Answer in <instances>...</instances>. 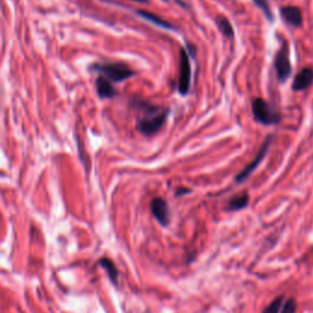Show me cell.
<instances>
[{
  "label": "cell",
  "instance_id": "cell-16",
  "mask_svg": "<svg viewBox=\"0 0 313 313\" xmlns=\"http://www.w3.org/2000/svg\"><path fill=\"white\" fill-rule=\"evenodd\" d=\"M281 307H283V297L280 296V297L275 298L272 303H269V306L264 309V313H279Z\"/></svg>",
  "mask_w": 313,
  "mask_h": 313
},
{
  "label": "cell",
  "instance_id": "cell-17",
  "mask_svg": "<svg viewBox=\"0 0 313 313\" xmlns=\"http://www.w3.org/2000/svg\"><path fill=\"white\" fill-rule=\"evenodd\" d=\"M296 311V303L294 300L286 301L285 304L283 306V312L281 313H295Z\"/></svg>",
  "mask_w": 313,
  "mask_h": 313
},
{
  "label": "cell",
  "instance_id": "cell-13",
  "mask_svg": "<svg viewBox=\"0 0 313 313\" xmlns=\"http://www.w3.org/2000/svg\"><path fill=\"white\" fill-rule=\"evenodd\" d=\"M249 202H250V197L246 192H244L241 194H236V196H234L233 198L230 199L229 208L231 211H240V210H242V208L247 207Z\"/></svg>",
  "mask_w": 313,
  "mask_h": 313
},
{
  "label": "cell",
  "instance_id": "cell-10",
  "mask_svg": "<svg viewBox=\"0 0 313 313\" xmlns=\"http://www.w3.org/2000/svg\"><path fill=\"white\" fill-rule=\"evenodd\" d=\"M95 86H97L98 95L100 98H113L117 95V91H115L114 86L109 80H107L103 76H99L95 81Z\"/></svg>",
  "mask_w": 313,
  "mask_h": 313
},
{
  "label": "cell",
  "instance_id": "cell-12",
  "mask_svg": "<svg viewBox=\"0 0 313 313\" xmlns=\"http://www.w3.org/2000/svg\"><path fill=\"white\" fill-rule=\"evenodd\" d=\"M216 22H217V26H218V28H219V31H221V32L225 36V37H228V38L234 37L233 25H231V22L227 18H225V16L219 15L218 18L216 19Z\"/></svg>",
  "mask_w": 313,
  "mask_h": 313
},
{
  "label": "cell",
  "instance_id": "cell-4",
  "mask_svg": "<svg viewBox=\"0 0 313 313\" xmlns=\"http://www.w3.org/2000/svg\"><path fill=\"white\" fill-rule=\"evenodd\" d=\"M274 67L276 71V76H278V80L281 83L286 82L287 78L291 75V64H290V58H289V44L285 41L281 44L280 49L278 50L275 55L274 60Z\"/></svg>",
  "mask_w": 313,
  "mask_h": 313
},
{
  "label": "cell",
  "instance_id": "cell-8",
  "mask_svg": "<svg viewBox=\"0 0 313 313\" xmlns=\"http://www.w3.org/2000/svg\"><path fill=\"white\" fill-rule=\"evenodd\" d=\"M313 83V69L307 66L303 67L297 75L295 76L292 82V89L294 91H304Z\"/></svg>",
  "mask_w": 313,
  "mask_h": 313
},
{
  "label": "cell",
  "instance_id": "cell-9",
  "mask_svg": "<svg viewBox=\"0 0 313 313\" xmlns=\"http://www.w3.org/2000/svg\"><path fill=\"white\" fill-rule=\"evenodd\" d=\"M280 15L286 24L292 27H300L302 25V13L297 7H283L280 9Z\"/></svg>",
  "mask_w": 313,
  "mask_h": 313
},
{
  "label": "cell",
  "instance_id": "cell-1",
  "mask_svg": "<svg viewBox=\"0 0 313 313\" xmlns=\"http://www.w3.org/2000/svg\"><path fill=\"white\" fill-rule=\"evenodd\" d=\"M136 106L145 113V117L138 119L137 130L146 137L156 135L164 126L169 115V109H162L147 101H136Z\"/></svg>",
  "mask_w": 313,
  "mask_h": 313
},
{
  "label": "cell",
  "instance_id": "cell-18",
  "mask_svg": "<svg viewBox=\"0 0 313 313\" xmlns=\"http://www.w3.org/2000/svg\"><path fill=\"white\" fill-rule=\"evenodd\" d=\"M134 2H137V3H147L148 0H134Z\"/></svg>",
  "mask_w": 313,
  "mask_h": 313
},
{
  "label": "cell",
  "instance_id": "cell-2",
  "mask_svg": "<svg viewBox=\"0 0 313 313\" xmlns=\"http://www.w3.org/2000/svg\"><path fill=\"white\" fill-rule=\"evenodd\" d=\"M91 70L106 77L111 82H123L135 76L134 70L123 63H97L93 65Z\"/></svg>",
  "mask_w": 313,
  "mask_h": 313
},
{
  "label": "cell",
  "instance_id": "cell-11",
  "mask_svg": "<svg viewBox=\"0 0 313 313\" xmlns=\"http://www.w3.org/2000/svg\"><path fill=\"white\" fill-rule=\"evenodd\" d=\"M137 14H138V16L147 20L148 22H152V24L156 25V26L165 28V30H174V26L170 24V22L165 21L164 19L159 18V16L156 15V14L149 13V11H146V10H137Z\"/></svg>",
  "mask_w": 313,
  "mask_h": 313
},
{
  "label": "cell",
  "instance_id": "cell-5",
  "mask_svg": "<svg viewBox=\"0 0 313 313\" xmlns=\"http://www.w3.org/2000/svg\"><path fill=\"white\" fill-rule=\"evenodd\" d=\"M191 88V63L190 56L185 49L180 50V72L177 89L181 95H186Z\"/></svg>",
  "mask_w": 313,
  "mask_h": 313
},
{
  "label": "cell",
  "instance_id": "cell-15",
  "mask_svg": "<svg viewBox=\"0 0 313 313\" xmlns=\"http://www.w3.org/2000/svg\"><path fill=\"white\" fill-rule=\"evenodd\" d=\"M253 2H255V4L257 5L259 9L263 11V14L266 15V18L269 20V21H273V20H274V15H273L272 10H270L267 0H253Z\"/></svg>",
  "mask_w": 313,
  "mask_h": 313
},
{
  "label": "cell",
  "instance_id": "cell-7",
  "mask_svg": "<svg viewBox=\"0 0 313 313\" xmlns=\"http://www.w3.org/2000/svg\"><path fill=\"white\" fill-rule=\"evenodd\" d=\"M151 211L153 213L154 218L162 225H168L169 224V207L168 203H166L163 198H154L151 202Z\"/></svg>",
  "mask_w": 313,
  "mask_h": 313
},
{
  "label": "cell",
  "instance_id": "cell-6",
  "mask_svg": "<svg viewBox=\"0 0 313 313\" xmlns=\"http://www.w3.org/2000/svg\"><path fill=\"white\" fill-rule=\"evenodd\" d=\"M272 140H273V136H268L266 138V141L263 142V145H262V147L259 148L257 156H256L255 159L252 160V162H250V164H247L246 168L244 169L242 171H240V173L238 174V176H236V181L238 182H244L245 180L249 177L251 174L253 173V170H255L257 166L261 164V162L263 160V158L266 157L268 149H269L270 147V143H272Z\"/></svg>",
  "mask_w": 313,
  "mask_h": 313
},
{
  "label": "cell",
  "instance_id": "cell-14",
  "mask_svg": "<svg viewBox=\"0 0 313 313\" xmlns=\"http://www.w3.org/2000/svg\"><path fill=\"white\" fill-rule=\"evenodd\" d=\"M99 264L104 268V269L107 270V272H108V274H109V276H111L112 280L114 281V283H117V280H118V269H117V267L114 266V263H113L111 259H108V258L100 259Z\"/></svg>",
  "mask_w": 313,
  "mask_h": 313
},
{
  "label": "cell",
  "instance_id": "cell-3",
  "mask_svg": "<svg viewBox=\"0 0 313 313\" xmlns=\"http://www.w3.org/2000/svg\"><path fill=\"white\" fill-rule=\"evenodd\" d=\"M253 118L262 125H275L280 123L281 118L279 113L273 111L272 107L262 98H256L252 101Z\"/></svg>",
  "mask_w": 313,
  "mask_h": 313
}]
</instances>
